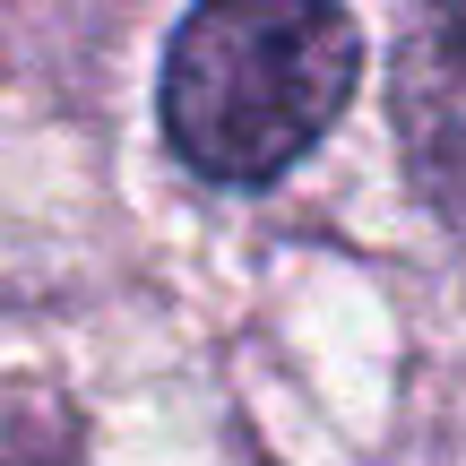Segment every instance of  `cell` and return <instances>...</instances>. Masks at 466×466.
Returning a JSON list of instances; mask_svg holds the SVG:
<instances>
[{
	"mask_svg": "<svg viewBox=\"0 0 466 466\" xmlns=\"http://www.w3.org/2000/svg\"><path fill=\"white\" fill-rule=\"evenodd\" d=\"M354 61L337 0H199L165 52V138L190 173L259 190L337 130Z\"/></svg>",
	"mask_w": 466,
	"mask_h": 466,
	"instance_id": "6da1fadb",
	"label": "cell"
},
{
	"mask_svg": "<svg viewBox=\"0 0 466 466\" xmlns=\"http://www.w3.org/2000/svg\"><path fill=\"white\" fill-rule=\"evenodd\" d=\"M398 138L432 217L466 233V0H423L398 44Z\"/></svg>",
	"mask_w": 466,
	"mask_h": 466,
	"instance_id": "7a4b0ae2",
	"label": "cell"
},
{
	"mask_svg": "<svg viewBox=\"0 0 466 466\" xmlns=\"http://www.w3.org/2000/svg\"><path fill=\"white\" fill-rule=\"evenodd\" d=\"M0 466H86V458H78V432H69L61 406L0 389Z\"/></svg>",
	"mask_w": 466,
	"mask_h": 466,
	"instance_id": "3957f363",
	"label": "cell"
}]
</instances>
